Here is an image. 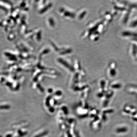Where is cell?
<instances>
[{
	"label": "cell",
	"instance_id": "obj_1",
	"mask_svg": "<svg viewBox=\"0 0 137 137\" xmlns=\"http://www.w3.org/2000/svg\"><path fill=\"white\" fill-rule=\"evenodd\" d=\"M128 130L127 128L125 127H121L118 128L116 130L117 132L118 133H125Z\"/></svg>",
	"mask_w": 137,
	"mask_h": 137
},
{
	"label": "cell",
	"instance_id": "obj_2",
	"mask_svg": "<svg viewBox=\"0 0 137 137\" xmlns=\"http://www.w3.org/2000/svg\"><path fill=\"white\" fill-rule=\"evenodd\" d=\"M122 87V85L120 83H116L112 85V87L114 89H119Z\"/></svg>",
	"mask_w": 137,
	"mask_h": 137
},
{
	"label": "cell",
	"instance_id": "obj_3",
	"mask_svg": "<svg viewBox=\"0 0 137 137\" xmlns=\"http://www.w3.org/2000/svg\"><path fill=\"white\" fill-rule=\"evenodd\" d=\"M114 68H112L110 69V74L111 76H112V77H113V76H115L116 74V70L114 69Z\"/></svg>",
	"mask_w": 137,
	"mask_h": 137
},
{
	"label": "cell",
	"instance_id": "obj_4",
	"mask_svg": "<svg viewBox=\"0 0 137 137\" xmlns=\"http://www.w3.org/2000/svg\"><path fill=\"white\" fill-rule=\"evenodd\" d=\"M61 109H62V110L63 111L65 114L67 115L68 114V108L66 106H63Z\"/></svg>",
	"mask_w": 137,
	"mask_h": 137
},
{
	"label": "cell",
	"instance_id": "obj_5",
	"mask_svg": "<svg viewBox=\"0 0 137 137\" xmlns=\"http://www.w3.org/2000/svg\"><path fill=\"white\" fill-rule=\"evenodd\" d=\"M133 55H136V48L135 44L133 45Z\"/></svg>",
	"mask_w": 137,
	"mask_h": 137
},
{
	"label": "cell",
	"instance_id": "obj_6",
	"mask_svg": "<svg viewBox=\"0 0 137 137\" xmlns=\"http://www.w3.org/2000/svg\"><path fill=\"white\" fill-rule=\"evenodd\" d=\"M51 97L50 96H48V98L47 99V101H46V104L47 106H50V102Z\"/></svg>",
	"mask_w": 137,
	"mask_h": 137
},
{
	"label": "cell",
	"instance_id": "obj_7",
	"mask_svg": "<svg viewBox=\"0 0 137 137\" xmlns=\"http://www.w3.org/2000/svg\"><path fill=\"white\" fill-rule=\"evenodd\" d=\"M131 26L132 27H135L136 26H137V20H136L135 21L133 22L132 23H131Z\"/></svg>",
	"mask_w": 137,
	"mask_h": 137
},
{
	"label": "cell",
	"instance_id": "obj_8",
	"mask_svg": "<svg viewBox=\"0 0 137 137\" xmlns=\"http://www.w3.org/2000/svg\"><path fill=\"white\" fill-rule=\"evenodd\" d=\"M113 110L112 109H107L103 111V113H112L113 112Z\"/></svg>",
	"mask_w": 137,
	"mask_h": 137
},
{
	"label": "cell",
	"instance_id": "obj_9",
	"mask_svg": "<svg viewBox=\"0 0 137 137\" xmlns=\"http://www.w3.org/2000/svg\"><path fill=\"white\" fill-rule=\"evenodd\" d=\"M55 94V95L57 96H60L61 95L62 93L60 91H56V92Z\"/></svg>",
	"mask_w": 137,
	"mask_h": 137
},
{
	"label": "cell",
	"instance_id": "obj_10",
	"mask_svg": "<svg viewBox=\"0 0 137 137\" xmlns=\"http://www.w3.org/2000/svg\"><path fill=\"white\" fill-rule=\"evenodd\" d=\"M49 110L50 112L52 113L54 111H55V109H54V108H53V107H50V108H49Z\"/></svg>",
	"mask_w": 137,
	"mask_h": 137
},
{
	"label": "cell",
	"instance_id": "obj_11",
	"mask_svg": "<svg viewBox=\"0 0 137 137\" xmlns=\"http://www.w3.org/2000/svg\"><path fill=\"white\" fill-rule=\"evenodd\" d=\"M87 115V114H83V115H82V116H81L80 118H83L87 117L88 116Z\"/></svg>",
	"mask_w": 137,
	"mask_h": 137
},
{
	"label": "cell",
	"instance_id": "obj_12",
	"mask_svg": "<svg viewBox=\"0 0 137 137\" xmlns=\"http://www.w3.org/2000/svg\"><path fill=\"white\" fill-rule=\"evenodd\" d=\"M67 135H68V137H72V135H71V134H70V133L69 132H68Z\"/></svg>",
	"mask_w": 137,
	"mask_h": 137
},
{
	"label": "cell",
	"instance_id": "obj_13",
	"mask_svg": "<svg viewBox=\"0 0 137 137\" xmlns=\"http://www.w3.org/2000/svg\"><path fill=\"white\" fill-rule=\"evenodd\" d=\"M102 117H103V119L104 120H106V117H105V116L104 115H103Z\"/></svg>",
	"mask_w": 137,
	"mask_h": 137
},
{
	"label": "cell",
	"instance_id": "obj_14",
	"mask_svg": "<svg viewBox=\"0 0 137 137\" xmlns=\"http://www.w3.org/2000/svg\"><path fill=\"white\" fill-rule=\"evenodd\" d=\"M53 90L52 89H49V90H48V92L49 93H51L52 92Z\"/></svg>",
	"mask_w": 137,
	"mask_h": 137
}]
</instances>
